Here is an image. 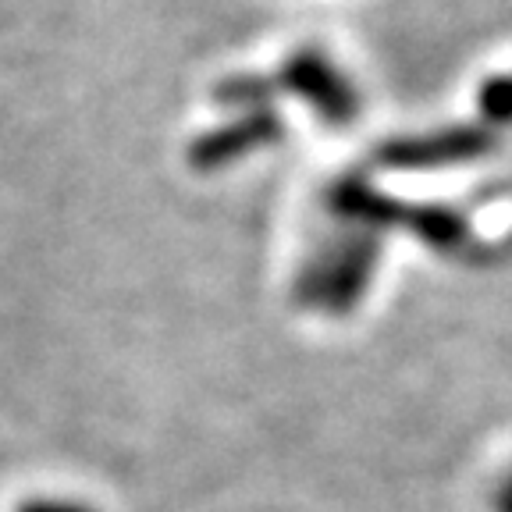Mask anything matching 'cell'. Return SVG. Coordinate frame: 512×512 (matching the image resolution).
Instances as JSON below:
<instances>
[{
    "mask_svg": "<svg viewBox=\"0 0 512 512\" xmlns=\"http://www.w3.org/2000/svg\"><path fill=\"white\" fill-rule=\"evenodd\" d=\"M15 512H93V509L82 502H72V498H29Z\"/></svg>",
    "mask_w": 512,
    "mask_h": 512,
    "instance_id": "1",
    "label": "cell"
}]
</instances>
